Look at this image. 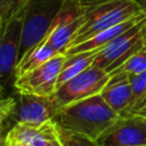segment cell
<instances>
[{
    "label": "cell",
    "instance_id": "obj_1",
    "mask_svg": "<svg viewBox=\"0 0 146 146\" xmlns=\"http://www.w3.org/2000/svg\"><path fill=\"white\" fill-rule=\"evenodd\" d=\"M119 116L100 94H97L59 108L52 121L62 130L82 135L96 141Z\"/></svg>",
    "mask_w": 146,
    "mask_h": 146
},
{
    "label": "cell",
    "instance_id": "obj_2",
    "mask_svg": "<svg viewBox=\"0 0 146 146\" xmlns=\"http://www.w3.org/2000/svg\"><path fill=\"white\" fill-rule=\"evenodd\" d=\"M80 2L83 23L73 36L68 48L143 13L135 0H80Z\"/></svg>",
    "mask_w": 146,
    "mask_h": 146
},
{
    "label": "cell",
    "instance_id": "obj_3",
    "mask_svg": "<svg viewBox=\"0 0 146 146\" xmlns=\"http://www.w3.org/2000/svg\"><path fill=\"white\" fill-rule=\"evenodd\" d=\"M64 1L65 0L26 1L23 14V29L18 60L48 35Z\"/></svg>",
    "mask_w": 146,
    "mask_h": 146
},
{
    "label": "cell",
    "instance_id": "obj_4",
    "mask_svg": "<svg viewBox=\"0 0 146 146\" xmlns=\"http://www.w3.org/2000/svg\"><path fill=\"white\" fill-rule=\"evenodd\" d=\"M145 35L146 15L133 26L102 48L97 52L92 64L105 70L110 74L122 65L130 56L145 47Z\"/></svg>",
    "mask_w": 146,
    "mask_h": 146
},
{
    "label": "cell",
    "instance_id": "obj_5",
    "mask_svg": "<svg viewBox=\"0 0 146 146\" xmlns=\"http://www.w3.org/2000/svg\"><path fill=\"white\" fill-rule=\"evenodd\" d=\"M108 80L110 74L105 70L91 64L88 68L58 87L52 96L58 107L62 108L74 102L100 94Z\"/></svg>",
    "mask_w": 146,
    "mask_h": 146
},
{
    "label": "cell",
    "instance_id": "obj_6",
    "mask_svg": "<svg viewBox=\"0 0 146 146\" xmlns=\"http://www.w3.org/2000/svg\"><path fill=\"white\" fill-rule=\"evenodd\" d=\"M65 59V54H58L42 65L16 76L15 88L19 94L52 96L56 91L57 79Z\"/></svg>",
    "mask_w": 146,
    "mask_h": 146
},
{
    "label": "cell",
    "instance_id": "obj_7",
    "mask_svg": "<svg viewBox=\"0 0 146 146\" xmlns=\"http://www.w3.org/2000/svg\"><path fill=\"white\" fill-rule=\"evenodd\" d=\"M99 146L146 145V116L139 114L120 115L96 140Z\"/></svg>",
    "mask_w": 146,
    "mask_h": 146
},
{
    "label": "cell",
    "instance_id": "obj_8",
    "mask_svg": "<svg viewBox=\"0 0 146 146\" xmlns=\"http://www.w3.org/2000/svg\"><path fill=\"white\" fill-rule=\"evenodd\" d=\"M24 8L2 22L0 26V80H8L15 72L22 40Z\"/></svg>",
    "mask_w": 146,
    "mask_h": 146
},
{
    "label": "cell",
    "instance_id": "obj_9",
    "mask_svg": "<svg viewBox=\"0 0 146 146\" xmlns=\"http://www.w3.org/2000/svg\"><path fill=\"white\" fill-rule=\"evenodd\" d=\"M5 139L24 143L29 146H62L58 128L52 120L42 124L17 122L5 136Z\"/></svg>",
    "mask_w": 146,
    "mask_h": 146
},
{
    "label": "cell",
    "instance_id": "obj_10",
    "mask_svg": "<svg viewBox=\"0 0 146 146\" xmlns=\"http://www.w3.org/2000/svg\"><path fill=\"white\" fill-rule=\"evenodd\" d=\"M59 107L54 96H38L19 94L17 108V122L29 124H42L51 121Z\"/></svg>",
    "mask_w": 146,
    "mask_h": 146
},
{
    "label": "cell",
    "instance_id": "obj_11",
    "mask_svg": "<svg viewBox=\"0 0 146 146\" xmlns=\"http://www.w3.org/2000/svg\"><path fill=\"white\" fill-rule=\"evenodd\" d=\"M103 99L119 114H123L131 104L132 92L127 74H110V80L100 91Z\"/></svg>",
    "mask_w": 146,
    "mask_h": 146
},
{
    "label": "cell",
    "instance_id": "obj_12",
    "mask_svg": "<svg viewBox=\"0 0 146 146\" xmlns=\"http://www.w3.org/2000/svg\"><path fill=\"white\" fill-rule=\"evenodd\" d=\"M146 14L143 11L120 24H116L110 29H106L97 34H95L94 36L82 41L81 43L79 44H75V46H72L70 47L66 51H65V55L66 56H70V55H73V54H78V52H82V51H89V50H94V49H102L104 48L106 44H108L112 40H114L116 36H119L121 33H123L124 31H127L128 29H130L131 26H133L138 21H140Z\"/></svg>",
    "mask_w": 146,
    "mask_h": 146
},
{
    "label": "cell",
    "instance_id": "obj_13",
    "mask_svg": "<svg viewBox=\"0 0 146 146\" xmlns=\"http://www.w3.org/2000/svg\"><path fill=\"white\" fill-rule=\"evenodd\" d=\"M59 52L47 41L44 38L41 42H39L35 47H33L30 51H27L17 63L15 68V78L19 76L52 58L54 56L58 55Z\"/></svg>",
    "mask_w": 146,
    "mask_h": 146
},
{
    "label": "cell",
    "instance_id": "obj_14",
    "mask_svg": "<svg viewBox=\"0 0 146 146\" xmlns=\"http://www.w3.org/2000/svg\"><path fill=\"white\" fill-rule=\"evenodd\" d=\"M99 50L100 49H94V50L82 51V52L66 56V59L60 68L59 75H58L56 87L57 88L60 87L63 83H65L73 76L78 75L79 73H81L82 71L88 68L94 63V59Z\"/></svg>",
    "mask_w": 146,
    "mask_h": 146
},
{
    "label": "cell",
    "instance_id": "obj_15",
    "mask_svg": "<svg viewBox=\"0 0 146 146\" xmlns=\"http://www.w3.org/2000/svg\"><path fill=\"white\" fill-rule=\"evenodd\" d=\"M146 71V47L138 50L136 54L130 56L122 65H120L116 70L111 72L113 73H122V74H137Z\"/></svg>",
    "mask_w": 146,
    "mask_h": 146
},
{
    "label": "cell",
    "instance_id": "obj_16",
    "mask_svg": "<svg viewBox=\"0 0 146 146\" xmlns=\"http://www.w3.org/2000/svg\"><path fill=\"white\" fill-rule=\"evenodd\" d=\"M130 87H131V92H132V98H131V104L129 108L123 113L125 114L130 108H132L146 94V71L137 73V74H129L128 75ZM121 114V115H123Z\"/></svg>",
    "mask_w": 146,
    "mask_h": 146
},
{
    "label": "cell",
    "instance_id": "obj_17",
    "mask_svg": "<svg viewBox=\"0 0 146 146\" xmlns=\"http://www.w3.org/2000/svg\"><path fill=\"white\" fill-rule=\"evenodd\" d=\"M58 133L62 146H99L95 140H91L82 135L65 131L59 128H58Z\"/></svg>",
    "mask_w": 146,
    "mask_h": 146
},
{
    "label": "cell",
    "instance_id": "obj_18",
    "mask_svg": "<svg viewBox=\"0 0 146 146\" xmlns=\"http://www.w3.org/2000/svg\"><path fill=\"white\" fill-rule=\"evenodd\" d=\"M27 0H0V15L2 21H7L18 11H21Z\"/></svg>",
    "mask_w": 146,
    "mask_h": 146
},
{
    "label": "cell",
    "instance_id": "obj_19",
    "mask_svg": "<svg viewBox=\"0 0 146 146\" xmlns=\"http://www.w3.org/2000/svg\"><path fill=\"white\" fill-rule=\"evenodd\" d=\"M16 110V102L14 98H0V112H8L13 114Z\"/></svg>",
    "mask_w": 146,
    "mask_h": 146
},
{
    "label": "cell",
    "instance_id": "obj_20",
    "mask_svg": "<svg viewBox=\"0 0 146 146\" xmlns=\"http://www.w3.org/2000/svg\"><path fill=\"white\" fill-rule=\"evenodd\" d=\"M146 113V94L145 96L132 107L130 108L125 114L123 115H129V114H139V115H144Z\"/></svg>",
    "mask_w": 146,
    "mask_h": 146
},
{
    "label": "cell",
    "instance_id": "obj_21",
    "mask_svg": "<svg viewBox=\"0 0 146 146\" xmlns=\"http://www.w3.org/2000/svg\"><path fill=\"white\" fill-rule=\"evenodd\" d=\"M6 119H1L0 120V146H3L5 144V136H3V123H5Z\"/></svg>",
    "mask_w": 146,
    "mask_h": 146
},
{
    "label": "cell",
    "instance_id": "obj_22",
    "mask_svg": "<svg viewBox=\"0 0 146 146\" xmlns=\"http://www.w3.org/2000/svg\"><path fill=\"white\" fill-rule=\"evenodd\" d=\"M5 146H29L24 143H18V141H9L5 139Z\"/></svg>",
    "mask_w": 146,
    "mask_h": 146
},
{
    "label": "cell",
    "instance_id": "obj_23",
    "mask_svg": "<svg viewBox=\"0 0 146 146\" xmlns=\"http://www.w3.org/2000/svg\"><path fill=\"white\" fill-rule=\"evenodd\" d=\"M139 6H140V8L143 9V11L146 14V0H135Z\"/></svg>",
    "mask_w": 146,
    "mask_h": 146
},
{
    "label": "cell",
    "instance_id": "obj_24",
    "mask_svg": "<svg viewBox=\"0 0 146 146\" xmlns=\"http://www.w3.org/2000/svg\"><path fill=\"white\" fill-rule=\"evenodd\" d=\"M9 115H11V114L8 113V112H0V120L1 119H7Z\"/></svg>",
    "mask_w": 146,
    "mask_h": 146
},
{
    "label": "cell",
    "instance_id": "obj_25",
    "mask_svg": "<svg viewBox=\"0 0 146 146\" xmlns=\"http://www.w3.org/2000/svg\"><path fill=\"white\" fill-rule=\"evenodd\" d=\"M2 96V84H1V80H0V98Z\"/></svg>",
    "mask_w": 146,
    "mask_h": 146
},
{
    "label": "cell",
    "instance_id": "obj_26",
    "mask_svg": "<svg viewBox=\"0 0 146 146\" xmlns=\"http://www.w3.org/2000/svg\"><path fill=\"white\" fill-rule=\"evenodd\" d=\"M2 22H3V21H2V17H1V15H0V26L2 25Z\"/></svg>",
    "mask_w": 146,
    "mask_h": 146
},
{
    "label": "cell",
    "instance_id": "obj_27",
    "mask_svg": "<svg viewBox=\"0 0 146 146\" xmlns=\"http://www.w3.org/2000/svg\"><path fill=\"white\" fill-rule=\"evenodd\" d=\"M145 47H146V35H145Z\"/></svg>",
    "mask_w": 146,
    "mask_h": 146
},
{
    "label": "cell",
    "instance_id": "obj_28",
    "mask_svg": "<svg viewBox=\"0 0 146 146\" xmlns=\"http://www.w3.org/2000/svg\"><path fill=\"white\" fill-rule=\"evenodd\" d=\"M144 116H146V113H145V114H144Z\"/></svg>",
    "mask_w": 146,
    "mask_h": 146
},
{
    "label": "cell",
    "instance_id": "obj_29",
    "mask_svg": "<svg viewBox=\"0 0 146 146\" xmlns=\"http://www.w3.org/2000/svg\"><path fill=\"white\" fill-rule=\"evenodd\" d=\"M143 146H146V145H143Z\"/></svg>",
    "mask_w": 146,
    "mask_h": 146
},
{
    "label": "cell",
    "instance_id": "obj_30",
    "mask_svg": "<svg viewBox=\"0 0 146 146\" xmlns=\"http://www.w3.org/2000/svg\"><path fill=\"white\" fill-rule=\"evenodd\" d=\"M3 146H5V144H3Z\"/></svg>",
    "mask_w": 146,
    "mask_h": 146
}]
</instances>
